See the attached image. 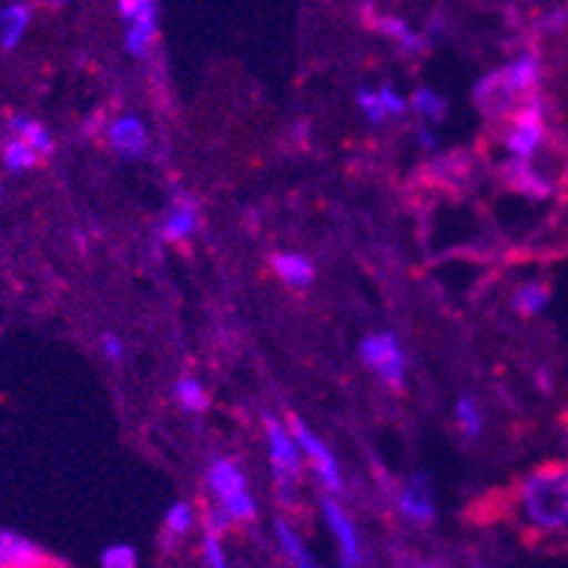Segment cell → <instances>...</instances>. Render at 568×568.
Here are the masks:
<instances>
[{
	"label": "cell",
	"instance_id": "obj_1",
	"mask_svg": "<svg viewBox=\"0 0 568 568\" xmlns=\"http://www.w3.org/2000/svg\"><path fill=\"white\" fill-rule=\"evenodd\" d=\"M515 513L535 535H568V462H546L526 473L515 493Z\"/></svg>",
	"mask_w": 568,
	"mask_h": 568
},
{
	"label": "cell",
	"instance_id": "obj_2",
	"mask_svg": "<svg viewBox=\"0 0 568 568\" xmlns=\"http://www.w3.org/2000/svg\"><path fill=\"white\" fill-rule=\"evenodd\" d=\"M549 139V105L540 94H529L509 113V128L504 133V148L509 156L535 159Z\"/></svg>",
	"mask_w": 568,
	"mask_h": 568
},
{
	"label": "cell",
	"instance_id": "obj_3",
	"mask_svg": "<svg viewBox=\"0 0 568 568\" xmlns=\"http://www.w3.org/2000/svg\"><path fill=\"white\" fill-rule=\"evenodd\" d=\"M206 484H210L219 504L224 506L235 524H246V520H252L257 515V504L252 498L250 487H246V475L241 473V467L235 462H230V458H215L210 464V473H206Z\"/></svg>",
	"mask_w": 568,
	"mask_h": 568
},
{
	"label": "cell",
	"instance_id": "obj_4",
	"mask_svg": "<svg viewBox=\"0 0 568 568\" xmlns=\"http://www.w3.org/2000/svg\"><path fill=\"white\" fill-rule=\"evenodd\" d=\"M359 359H363L387 387H394V390L405 387L407 359L396 334L382 332L365 337L363 343H359Z\"/></svg>",
	"mask_w": 568,
	"mask_h": 568
},
{
	"label": "cell",
	"instance_id": "obj_5",
	"mask_svg": "<svg viewBox=\"0 0 568 568\" xmlns=\"http://www.w3.org/2000/svg\"><path fill=\"white\" fill-rule=\"evenodd\" d=\"M266 442H268V462H272V473H275V481L281 487L283 495H292L294 484H297V475H301V444L292 436V430H286V425H281L277 418H266Z\"/></svg>",
	"mask_w": 568,
	"mask_h": 568
},
{
	"label": "cell",
	"instance_id": "obj_6",
	"mask_svg": "<svg viewBox=\"0 0 568 568\" xmlns=\"http://www.w3.org/2000/svg\"><path fill=\"white\" fill-rule=\"evenodd\" d=\"M288 430H292V436L297 438V444H301L303 456L312 462L314 475L320 478V484H323L325 493L337 495L339 489H343V473H339V464H337V458H334V453L328 450V444H325L323 438L312 430V427L303 425L297 416L288 418Z\"/></svg>",
	"mask_w": 568,
	"mask_h": 568
},
{
	"label": "cell",
	"instance_id": "obj_7",
	"mask_svg": "<svg viewBox=\"0 0 568 568\" xmlns=\"http://www.w3.org/2000/svg\"><path fill=\"white\" fill-rule=\"evenodd\" d=\"M473 100L487 116L509 119V113H513L515 108L520 105V100H526V97H520L518 91H515L513 80H509V71H506V65H500V69L489 71L487 77L478 80V85H475L473 91Z\"/></svg>",
	"mask_w": 568,
	"mask_h": 568
},
{
	"label": "cell",
	"instance_id": "obj_8",
	"mask_svg": "<svg viewBox=\"0 0 568 568\" xmlns=\"http://www.w3.org/2000/svg\"><path fill=\"white\" fill-rule=\"evenodd\" d=\"M500 179H504L506 187L513 190V193L526 195L531 201H546L555 195V182L537 168L535 159L509 156L500 164Z\"/></svg>",
	"mask_w": 568,
	"mask_h": 568
},
{
	"label": "cell",
	"instance_id": "obj_9",
	"mask_svg": "<svg viewBox=\"0 0 568 568\" xmlns=\"http://www.w3.org/2000/svg\"><path fill=\"white\" fill-rule=\"evenodd\" d=\"M323 518L339 546V562H343V566H359V562H363V546H359L356 526L354 520H351V515L339 506V500L332 498V495H325L323 498Z\"/></svg>",
	"mask_w": 568,
	"mask_h": 568
},
{
	"label": "cell",
	"instance_id": "obj_10",
	"mask_svg": "<svg viewBox=\"0 0 568 568\" xmlns=\"http://www.w3.org/2000/svg\"><path fill=\"white\" fill-rule=\"evenodd\" d=\"M396 506H399L402 518L410 520L413 526H430L433 518H436L430 478H427V475H413L410 481L402 487Z\"/></svg>",
	"mask_w": 568,
	"mask_h": 568
},
{
	"label": "cell",
	"instance_id": "obj_11",
	"mask_svg": "<svg viewBox=\"0 0 568 568\" xmlns=\"http://www.w3.org/2000/svg\"><path fill=\"white\" fill-rule=\"evenodd\" d=\"M108 144L122 159H142L151 148V139H148V128L142 125V119L119 116L108 125Z\"/></svg>",
	"mask_w": 568,
	"mask_h": 568
},
{
	"label": "cell",
	"instance_id": "obj_12",
	"mask_svg": "<svg viewBox=\"0 0 568 568\" xmlns=\"http://www.w3.org/2000/svg\"><path fill=\"white\" fill-rule=\"evenodd\" d=\"M45 557L38 544L14 529H0V566L3 568H34L45 566Z\"/></svg>",
	"mask_w": 568,
	"mask_h": 568
},
{
	"label": "cell",
	"instance_id": "obj_13",
	"mask_svg": "<svg viewBox=\"0 0 568 568\" xmlns=\"http://www.w3.org/2000/svg\"><path fill=\"white\" fill-rule=\"evenodd\" d=\"M159 29V3L153 0L151 7H144L136 18L128 20V34H125V51L136 60H142L151 49L153 38H156Z\"/></svg>",
	"mask_w": 568,
	"mask_h": 568
},
{
	"label": "cell",
	"instance_id": "obj_14",
	"mask_svg": "<svg viewBox=\"0 0 568 568\" xmlns=\"http://www.w3.org/2000/svg\"><path fill=\"white\" fill-rule=\"evenodd\" d=\"M506 71H509V80H513L515 91L520 97H529L540 91V80H544V63H540V54L531 49L520 51L515 60L506 63Z\"/></svg>",
	"mask_w": 568,
	"mask_h": 568
},
{
	"label": "cell",
	"instance_id": "obj_15",
	"mask_svg": "<svg viewBox=\"0 0 568 568\" xmlns=\"http://www.w3.org/2000/svg\"><path fill=\"white\" fill-rule=\"evenodd\" d=\"M29 23H32V7L23 0H14L0 9V49H18L23 34L29 32Z\"/></svg>",
	"mask_w": 568,
	"mask_h": 568
},
{
	"label": "cell",
	"instance_id": "obj_16",
	"mask_svg": "<svg viewBox=\"0 0 568 568\" xmlns=\"http://www.w3.org/2000/svg\"><path fill=\"white\" fill-rule=\"evenodd\" d=\"M272 268L292 288H306L314 281V263L306 255H297V252H277V255H272Z\"/></svg>",
	"mask_w": 568,
	"mask_h": 568
},
{
	"label": "cell",
	"instance_id": "obj_17",
	"mask_svg": "<svg viewBox=\"0 0 568 568\" xmlns=\"http://www.w3.org/2000/svg\"><path fill=\"white\" fill-rule=\"evenodd\" d=\"M551 303V288L544 281H526L515 288L513 308L520 317H540Z\"/></svg>",
	"mask_w": 568,
	"mask_h": 568
},
{
	"label": "cell",
	"instance_id": "obj_18",
	"mask_svg": "<svg viewBox=\"0 0 568 568\" xmlns=\"http://www.w3.org/2000/svg\"><path fill=\"white\" fill-rule=\"evenodd\" d=\"M9 131H12L14 136L23 139V142L32 144L40 156H49V153H54V139H51V133L45 131V125H40L38 119L23 116V113H14V116L9 119Z\"/></svg>",
	"mask_w": 568,
	"mask_h": 568
},
{
	"label": "cell",
	"instance_id": "obj_19",
	"mask_svg": "<svg viewBox=\"0 0 568 568\" xmlns=\"http://www.w3.org/2000/svg\"><path fill=\"white\" fill-rule=\"evenodd\" d=\"M195 226H199V215H195L193 201L182 199L179 204H173L170 215L164 219L162 237L164 241H184V237L193 235Z\"/></svg>",
	"mask_w": 568,
	"mask_h": 568
},
{
	"label": "cell",
	"instance_id": "obj_20",
	"mask_svg": "<svg viewBox=\"0 0 568 568\" xmlns=\"http://www.w3.org/2000/svg\"><path fill=\"white\" fill-rule=\"evenodd\" d=\"M275 537H277V544H281L283 557H286L292 566H297V568H312L314 566V557L308 555V549L303 546V540L297 537V531H294L292 526L286 524V520H277Z\"/></svg>",
	"mask_w": 568,
	"mask_h": 568
},
{
	"label": "cell",
	"instance_id": "obj_21",
	"mask_svg": "<svg viewBox=\"0 0 568 568\" xmlns=\"http://www.w3.org/2000/svg\"><path fill=\"white\" fill-rule=\"evenodd\" d=\"M38 162L40 153L34 151L32 144L23 142L14 133L7 139V144H3V164H7L9 173H26V170H32Z\"/></svg>",
	"mask_w": 568,
	"mask_h": 568
},
{
	"label": "cell",
	"instance_id": "obj_22",
	"mask_svg": "<svg viewBox=\"0 0 568 568\" xmlns=\"http://www.w3.org/2000/svg\"><path fill=\"white\" fill-rule=\"evenodd\" d=\"M173 394L175 402L182 405V410L187 413H204L210 407V394H206V387L195 376H182V379L175 382Z\"/></svg>",
	"mask_w": 568,
	"mask_h": 568
},
{
	"label": "cell",
	"instance_id": "obj_23",
	"mask_svg": "<svg viewBox=\"0 0 568 568\" xmlns=\"http://www.w3.org/2000/svg\"><path fill=\"white\" fill-rule=\"evenodd\" d=\"M410 108L427 122H442L444 113H447V100L430 91V88H416L410 97Z\"/></svg>",
	"mask_w": 568,
	"mask_h": 568
},
{
	"label": "cell",
	"instance_id": "obj_24",
	"mask_svg": "<svg viewBox=\"0 0 568 568\" xmlns=\"http://www.w3.org/2000/svg\"><path fill=\"white\" fill-rule=\"evenodd\" d=\"M456 422L467 438L481 436L484 416H481V407H478V402H475L473 396H462V399L456 402Z\"/></svg>",
	"mask_w": 568,
	"mask_h": 568
},
{
	"label": "cell",
	"instance_id": "obj_25",
	"mask_svg": "<svg viewBox=\"0 0 568 568\" xmlns=\"http://www.w3.org/2000/svg\"><path fill=\"white\" fill-rule=\"evenodd\" d=\"M193 526H195L193 504H187V500H175V504L168 509V515H164V529H168V535L184 537L190 535Z\"/></svg>",
	"mask_w": 568,
	"mask_h": 568
},
{
	"label": "cell",
	"instance_id": "obj_26",
	"mask_svg": "<svg viewBox=\"0 0 568 568\" xmlns=\"http://www.w3.org/2000/svg\"><path fill=\"white\" fill-rule=\"evenodd\" d=\"M356 105L365 113L371 125H385L387 111L379 100V91H368V88H356Z\"/></svg>",
	"mask_w": 568,
	"mask_h": 568
},
{
	"label": "cell",
	"instance_id": "obj_27",
	"mask_svg": "<svg viewBox=\"0 0 568 568\" xmlns=\"http://www.w3.org/2000/svg\"><path fill=\"white\" fill-rule=\"evenodd\" d=\"M100 562L105 568H133L139 562V557H136V549H133V546L113 544V546H108V549H102Z\"/></svg>",
	"mask_w": 568,
	"mask_h": 568
},
{
	"label": "cell",
	"instance_id": "obj_28",
	"mask_svg": "<svg viewBox=\"0 0 568 568\" xmlns=\"http://www.w3.org/2000/svg\"><path fill=\"white\" fill-rule=\"evenodd\" d=\"M201 551H204L206 566H213V568L226 566L224 546H221V535H215V531H206L204 540H201Z\"/></svg>",
	"mask_w": 568,
	"mask_h": 568
},
{
	"label": "cell",
	"instance_id": "obj_29",
	"mask_svg": "<svg viewBox=\"0 0 568 568\" xmlns=\"http://www.w3.org/2000/svg\"><path fill=\"white\" fill-rule=\"evenodd\" d=\"M379 100H382V105H385L387 116H405L407 108H410V100H405L402 94H396L390 85L379 88Z\"/></svg>",
	"mask_w": 568,
	"mask_h": 568
},
{
	"label": "cell",
	"instance_id": "obj_30",
	"mask_svg": "<svg viewBox=\"0 0 568 568\" xmlns=\"http://www.w3.org/2000/svg\"><path fill=\"white\" fill-rule=\"evenodd\" d=\"M374 26H376V32L385 34V38H394L396 43H402V40L413 32L410 26H407L402 18H376Z\"/></svg>",
	"mask_w": 568,
	"mask_h": 568
},
{
	"label": "cell",
	"instance_id": "obj_31",
	"mask_svg": "<svg viewBox=\"0 0 568 568\" xmlns=\"http://www.w3.org/2000/svg\"><path fill=\"white\" fill-rule=\"evenodd\" d=\"M566 26H568V12L566 9H555V12H549L544 20H540V32L557 34V32H562Z\"/></svg>",
	"mask_w": 568,
	"mask_h": 568
},
{
	"label": "cell",
	"instance_id": "obj_32",
	"mask_svg": "<svg viewBox=\"0 0 568 568\" xmlns=\"http://www.w3.org/2000/svg\"><path fill=\"white\" fill-rule=\"evenodd\" d=\"M102 348H105V356L111 363H119L122 354H125V345H122V339H119L116 334H105V337H102Z\"/></svg>",
	"mask_w": 568,
	"mask_h": 568
},
{
	"label": "cell",
	"instance_id": "obj_33",
	"mask_svg": "<svg viewBox=\"0 0 568 568\" xmlns=\"http://www.w3.org/2000/svg\"><path fill=\"white\" fill-rule=\"evenodd\" d=\"M399 45H402V51H405V54H422V51L430 49V40L422 38V34H416V32H410L405 40H402Z\"/></svg>",
	"mask_w": 568,
	"mask_h": 568
},
{
	"label": "cell",
	"instance_id": "obj_34",
	"mask_svg": "<svg viewBox=\"0 0 568 568\" xmlns=\"http://www.w3.org/2000/svg\"><path fill=\"white\" fill-rule=\"evenodd\" d=\"M151 3L153 0H119V14H122L125 20H131L136 18L144 7H151Z\"/></svg>",
	"mask_w": 568,
	"mask_h": 568
},
{
	"label": "cell",
	"instance_id": "obj_35",
	"mask_svg": "<svg viewBox=\"0 0 568 568\" xmlns=\"http://www.w3.org/2000/svg\"><path fill=\"white\" fill-rule=\"evenodd\" d=\"M535 387H537V394H540V396H549L551 390H555V376H551L546 368H540L535 374Z\"/></svg>",
	"mask_w": 568,
	"mask_h": 568
},
{
	"label": "cell",
	"instance_id": "obj_36",
	"mask_svg": "<svg viewBox=\"0 0 568 568\" xmlns=\"http://www.w3.org/2000/svg\"><path fill=\"white\" fill-rule=\"evenodd\" d=\"M418 144H422V148H425V151H433V148H436L438 144V139H436V133L433 131H427V128H422V131H418Z\"/></svg>",
	"mask_w": 568,
	"mask_h": 568
},
{
	"label": "cell",
	"instance_id": "obj_37",
	"mask_svg": "<svg viewBox=\"0 0 568 568\" xmlns=\"http://www.w3.org/2000/svg\"><path fill=\"white\" fill-rule=\"evenodd\" d=\"M560 450H562V462H568V422L560 430Z\"/></svg>",
	"mask_w": 568,
	"mask_h": 568
},
{
	"label": "cell",
	"instance_id": "obj_38",
	"mask_svg": "<svg viewBox=\"0 0 568 568\" xmlns=\"http://www.w3.org/2000/svg\"><path fill=\"white\" fill-rule=\"evenodd\" d=\"M45 7H51V9H60V7H69L71 0H43Z\"/></svg>",
	"mask_w": 568,
	"mask_h": 568
}]
</instances>
